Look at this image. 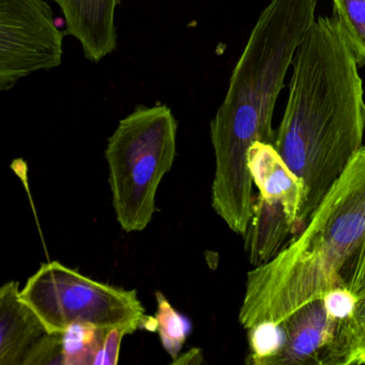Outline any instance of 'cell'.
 <instances>
[{
	"instance_id": "6da1fadb",
	"label": "cell",
	"mask_w": 365,
	"mask_h": 365,
	"mask_svg": "<svg viewBox=\"0 0 365 365\" xmlns=\"http://www.w3.org/2000/svg\"><path fill=\"white\" fill-rule=\"evenodd\" d=\"M292 67L273 146L302 182L297 236L362 148L365 100L358 63L333 16L316 19Z\"/></svg>"
},
{
	"instance_id": "7a4b0ae2",
	"label": "cell",
	"mask_w": 365,
	"mask_h": 365,
	"mask_svg": "<svg viewBox=\"0 0 365 365\" xmlns=\"http://www.w3.org/2000/svg\"><path fill=\"white\" fill-rule=\"evenodd\" d=\"M317 0H270L254 25L230 76L225 99L210 123L215 170L211 196L225 206L253 198L247 153L274 144L275 104L297 50L315 23Z\"/></svg>"
},
{
	"instance_id": "3957f363",
	"label": "cell",
	"mask_w": 365,
	"mask_h": 365,
	"mask_svg": "<svg viewBox=\"0 0 365 365\" xmlns=\"http://www.w3.org/2000/svg\"><path fill=\"white\" fill-rule=\"evenodd\" d=\"M365 236V146L318 205L305 227L273 259L247 275L239 322L281 324L341 286Z\"/></svg>"
},
{
	"instance_id": "277c9868",
	"label": "cell",
	"mask_w": 365,
	"mask_h": 365,
	"mask_svg": "<svg viewBox=\"0 0 365 365\" xmlns=\"http://www.w3.org/2000/svg\"><path fill=\"white\" fill-rule=\"evenodd\" d=\"M177 131L170 106H138L108 138L104 157L113 208L125 232H143L153 221L158 189L176 158Z\"/></svg>"
},
{
	"instance_id": "5b68a950",
	"label": "cell",
	"mask_w": 365,
	"mask_h": 365,
	"mask_svg": "<svg viewBox=\"0 0 365 365\" xmlns=\"http://www.w3.org/2000/svg\"><path fill=\"white\" fill-rule=\"evenodd\" d=\"M20 299L41 320L48 333H63L76 324L99 328L123 327L157 331L155 317L145 312L138 290L95 281L59 262L42 264L27 279Z\"/></svg>"
},
{
	"instance_id": "8992f818",
	"label": "cell",
	"mask_w": 365,
	"mask_h": 365,
	"mask_svg": "<svg viewBox=\"0 0 365 365\" xmlns=\"http://www.w3.org/2000/svg\"><path fill=\"white\" fill-rule=\"evenodd\" d=\"M67 31L57 27L44 0H0V91L63 63Z\"/></svg>"
},
{
	"instance_id": "52a82bcc",
	"label": "cell",
	"mask_w": 365,
	"mask_h": 365,
	"mask_svg": "<svg viewBox=\"0 0 365 365\" xmlns=\"http://www.w3.org/2000/svg\"><path fill=\"white\" fill-rule=\"evenodd\" d=\"M339 322L327 311L324 299L307 303L281 322L283 344L264 365L318 364Z\"/></svg>"
},
{
	"instance_id": "ba28073f",
	"label": "cell",
	"mask_w": 365,
	"mask_h": 365,
	"mask_svg": "<svg viewBox=\"0 0 365 365\" xmlns=\"http://www.w3.org/2000/svg\"><path fill=\"white\" fill-rule=\"evenodd\" d=\"M57 4L65 16L67 35L78 40L91 63L117 50L116 9L121 0H48Z\"/></svg>"
},
{
	"instance_id": "9c48e42d",
	"label": "cell",
	"mask_w": 365,
	"mask_h": 365,
	"mask_svg": "<svg viewBox=\"0 0 365 365\" xmlns=\"http://www.w3.org/2000/svg\"><path fill=\"white\" fill-rule=\"evenodd\" d=\"M20 294L16 281L0 288V365H23L31 347L48 333Z\"/></svg>"
},
{
	"instance_id": "30bf717a",
	"label": "cell",
	"mask_w": 365,
	"mask_h": 365,
	"mask_svg": "<svg viewBox=\"0 0 365 365\" xmlns=\"http://www.w3.org/2000/svg\"><path fill=\"white\" fill-rule=\"evenodd\" d=\"M247 166L258 195L283 205L296 227L303 198V185L272 144L257 142L247 153Z\"/></svg>"
},
{
	"instance_id": "8fae6325",
	"label": "cell",
	"mask_w": 365,
	"mask_h": 365,
	"mask_svg": "<svg viewBox=\"0 0 365 365\" xmlns=\"http://www.w3.org/2000/svg\"><path fill=\"white\" fill-rule=\"evenodd\" d=\"M294 236V223L283 205L257 195L253 215L243 235L245 250L252 266H262L275 257Z\"/></svg>"
},
{
	"instance_id": "7c38bea8",
	"label": "cell",
	"mask_w": 365,
	"mask_h": 365,
	"mask_svg": "<svg viewBox=\"0 0 365 365\" xmlns=\"http://www.w3.org/2000/svg\"><path fill=\"white\" fill-rule=\"evenodd\" d=\"M318 364H365V296L356 300L349 316L339 320Z\"/></svg>"
},
{
	"instance_id": "4fadbf2b",
	"label": "cell",
	"mask_w": 365,
	"mask_h": 365,
	"mask_svg": "<svg viewBox=\"0 0 365 365\" xmlns=\"http://www.w3.org/2000/svg\"><path fill=\"white\" fill-rule=\"evenodd\" d=\"M108 329L93 324H76L63 334V365H96Z\"/></svg>"
},
{
	"instance_id": "5bb4252c",
	"label": "cell",
	"mask_w": 365,
	"mask_h": 365,
	"mask_svg": "<svg viewBox=\"0 0 365 365\" xmlns=\"http://www.w3.org/2000/svg\"><path fill=\"white\" fill-rule=\"evenodd\" d=\"M336 19L359 68L365 67V0H332Z\"/></svg>"
},
{
	"instance_id": "9a60e30c",
	"label": "cell",
	"mask_w": 365,
	"mask_h": 365,
	"mask_svg": "<svg viewBox=\"0 0 365 365\" xmlns=\"http://www.w3.org/2000/svg\"><path fill=\"white\" fill-rule=\"evenodd\" d=\"M158 309L155 319L158 322V333L162 346L173 360L180 354L181 349L187 341L191 330V324L185 316L173 307L170 301L161 292H155Z\"/></svg>"
},
{
	"instance_id": "2e32d148",
	"label": "cell",
	"mask_w": 365,
	"mask_h": 365,
	"mask_svg": "<svg viewBox=\"0 0 365 365\" xmlns=\"http://www.w3.org/2000/svg\"><path fill=\"white\" fill-rule=\"evenodd\" d=\"M250 354L247 363L264 365L267 360L277 354L283 344L281 324L264 322L249 329Z\"/></svg>"
},
{
	"instance_id": "e0dca14e",
	"label": "cell",
	"mask_w": 365,
	"mask_h": 365,
	"mask_svg": "<svg viewBox=\"0 0 365 365\" xmlns=\"http://www.w3.org/2000/svg\"><path fill=\"white\" fill-rule=\"evenodd\" d=\"M63 365V334L46 333L31 347L23 365Z\"/></svg>"
},
{
	"instance_id": "ac0fdd59",
	"label": "cell",
	"mask_w": 365,
	"mask_h": 365,
	"mask_svg": "<svg viewBox=\"0 0 365 365\" xmlns=\"http://www.w3.org/2000/svg\"><path fill=\"white\" fill-rule=\"evenodd\" d=\"M341 277V286L347 288L356 299L365 296V236Z\"/></svg>"
},
{
	"instance_id": "d6986e66",
	"label": "cell",
	"mask_w": 365,
	"mask_h": 365,
	"mask_svg": "<svg viewBox=\"0 0 365 365\" xmlns=\"http://www.w3.org/2000/svg\"><path fill=\"white\" fill-rule=\"evenodd\" d=\"M322 299L328 313L337 320L344 319L349 316L358 300L354 294L343 286L329 290Z\"/></svg>"
},
{
	"instance_id": "ffe728a7",
	"label": "cell",
	"mask_w": 365,
	"mask_h": 365,
	"mask_svg": "<svg viewBox=\"0 0 365 365\" xmlns=\"http://www.w3.org/2000/svg\"><path fill=\"white\" fill-rule=\"evenodd\" d=\"M130 334L129 330L123 327H114L108 329L101 354L96 365H117L119 361L121 341L125 335Z\"/></svg>"
},
{
	"instance_id": "44dd1931",
	"label": "cell",
	"mask_w": 365,
	"mask_h": 365,
	"mask_svg": "<svg viewBox=\"0 0 365 365\" xmlns=\"http://www.w3.org/2000/svg\"><path fill=\"white\" fill-rule=\"evenodd\" d=\"M172 363L173 364H202L204 363L202 350L193 348L185 354H179L176 359L173 360Z\"/></svg>"
}]
</instances>
